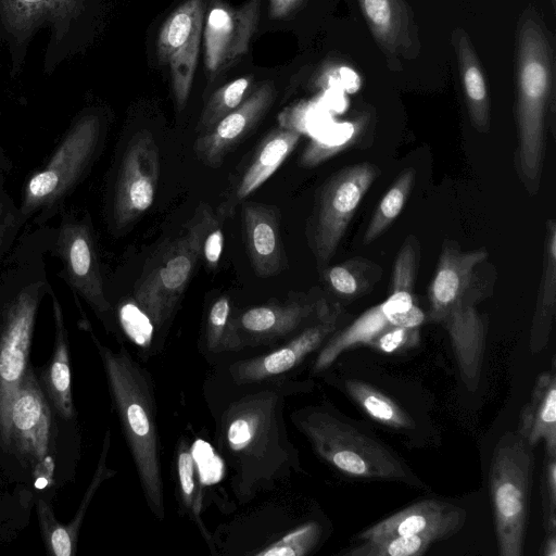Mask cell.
I'll use <instances>...</instances> for the list:
<instances>
[{"instance_id": "obj_14", "label": "cell", "mask_w": 556, "mask_h": 556, "mask_svg": "<svg viewBox=\"0 0 556 556\" xmlns=\"http://www.w3.org/2000/svg\"><path fill=\"white\" fill-rule=\"evenodd\" d=\"M262 0H248L238 8L217 3L207 13L204 27V62L216 75L244 55L257 30Z\"/></svg>"}, {"instance_id": "obj_40", "label": "cell", "mask_w": 556, "mask_h": 556, "mask_svg": "<svg viewBox=\"0 0 556 556\" xmlns=\"http://www.w3.org/2000/svg\"><path fill=\"white\" fill-rule=\"evenodd\" d=\"M320 533L319 525L309 521L294 528L279 540L252 554L256 556H304L317 545Z\"/></svg>"}, {"instance_id": "obj_33", "label": "cell", "mask_w": 556, "mask_h": 556, "mask_svg": "<svg viewBox=\"0 0 556 556\" xmlns=\"http://www.w3.org/2000/svg\"><path fill=\"white\" fill-rule=\"evenodd\" d=\"M348 394L378 422L395 429H412L414 421L392 399L376 388L355 379L344 381Z\"/></svg>"}, {"instance_id": "obj_11", "label": "cell", "mask_w": 556, "mask_h": 556, "mask_svg": "<svg viewBox=\"0 0 556 556\" xmlns=\"http://www.w3.org/2000/svg\"><path fill=\"white\" fill-rule=\"evenodd\" d=\"M379 175L368 162L349 166L324 186L315 215L312 247L319 265L334 254L366 192Z\"/></svg>"}, {"instance_id": "obj_30", "label": "cell", "mask_w": 556, "mask_h": 556, "mask_svg": "<svg viewBox=\"0 0 556 556\" xmlns=\"http://www.w3.org/2000/svg\"><path fill=\"white\" fill-rule=\"evenodd\" d=\"M210 269H215L224 249L222 217L205 203L199 205L187 224L185 233Z\"/></svg>"}, {"instance_id": "obj_23", "label": "cell", "mask_w": 556, "mask_h": 556, "mask_svg": "<svg viewBox=\"0 0 556 556\" xmlns=\"http://www.w3.org/2000/svg\"><path fill=\"white\" fill-rule=\"evenodd\" d=\"M301 135L283 127L267 134L239 178L231 195L218 207L217 214L222 218L230 216L238 203L258 189L279 168L299 143Z\"/></svg>"}, {"instance_id": "obj_8", "label": "cell", "mask_w": 556, "mask_h": 556, "mask_svg": "<svg viewBox=\"0 0 556 556\" xmlns=\"http://www.w3.org/2000/svg\"><path fill=\"white\" fill-rule=\"evenodd\" d=\"M534 455L518 432L497 441L490 466V491L501 556L523 555Z\"/></svg>"}, {"instance_id": "obj_43", "label": "cell", "mask_w": 556, "mask_h": 556, "mask_svg": "<svg viewBox=\"0 0 556 556\" xmlns=\"http://www.w3.org/2000/svg\"><path fill=\"white\" fill-rule=\"evenodd\" d=\"M541 500L545 533L556 532V455L544 454Z\"/></svg>"}, {"instance_id": "obj_16", "label": "cell", "mask_w": 556, "mask_h": 556, "mask_svg": "<svg viewBox=\"0 0 556 556\" xmlns=\"http://www.w3.org/2000/svg\"><path fill=\"white\" fill-rule=\"evenodd\" d=\"M276 98L275 86L264 83L243 102L210 130L200 134L193 143L197 157L211 168H218L266 115Z\"/></svg>"}, {"instance_id": "obj_28", "label": "cell", "mask_w": 556, "mask_h": 556, "mask_svg": "<svg viewBox=\"0 0 556 556\" xmlns=\"http://www.w3.org/2000/svg\"><path fill=\"white\" fill-rule=\"evenodd\" d=\"M204 1L187 0L164 22L157 38L160 62L178 51L201 41L204 22Z\"/></svg>"}, {"instance_id": "obj_12", "label": "cell", "mask_w": 556, "mask_h": 556, "mask_svg": "<svg viewBox=\"0 0 556 556\" xmlns=\"http://www.w3.org/2000/svg\"><path fill=\"white\" fill-rule=\"evenodd\" d=\"M159 176L155 140L150 132L139 131L129 140L116 174L110 213L115 230L124 229L151 207Z\"/></svg>"}, {"instance_id": "obj_35", "label": "cell", "mask_w": 556, "mask_h": 556, "mask_svg": "<svg viewBox=\"0 0 556 556\" xmlns=\"http://www.w3.org/2000/svg\"><path fill=\"white\" fill-rule=\"evenodd\" d=\"M414 179V168H406L388 189L374 212L364 233L363 242L365 244L380 237L400 216L409 198Z\"/></svg>"}, {"instance_id": "obj_36", "label": "cell", "mask_w": 556, "mask_h": 556, "mask_svg": "<svg viewBox=\"0 0 556 556\" xmlns=\"http://www.w3.org/2000/svg\"><path fill=\"white\" fill-rule=\"evenodd\" d=\"M205 343L214 353L235 352L244 346L228 296H219L208 309Z\"/></svg>"}, {"instance_id": "obj_29", "label": "cell", "mask_w": 556, "mask_h": 556, "mask_svg": "<svg viewBox=\"0 0 556 556\" xmlns=\"http://www.w3.org/2000/svg\"><path fill=\"white\" fill-rule=\"evenodd\" d=\"M457 54L470 118L475 127L490 128V104L486 85L478 59L466 35H458Z\"/></svg>"}, {"instance_id": "obj_3", "label": "cell", "mask_w": 556, "mask_h": 556, "mask_svg": "<svg viewBox=\"0 0 556 556\" xmlns=\"http://www.w3.org/2000/svg\"><path fill=\"white\" fill-rule=\"evenodd\" d=\"M98 349L112 402L152 514L164 520V491L156 407L150 375L125 348L117 352L91 334Z\"/></svg>"}, {"instance_id": "obj_21", "label": "cell", "mask_w": 556, "mask_h": 556, "mask_svg": "<svg viewBox=\"0 0 556 556\" xmlns=\"http://www.w3.org/2000/svg\"><path fill=\"white\" fill-rule=\"evenodd\" d=\"M110 445L111 431L108 429L93 477L83 496L75 516L68 523L60 522L46 501L42 498L37 501L36 508L38 523L45 546L50 555H76L79 530L87 514V509L102 482L115 475V471L106 465Z\"/></svg>"}, {"instance_id": "obj_5", "label": "cell", "mask_w": 556, "mask_h": 556, "mask_svg": "<svg viewBox=\"0 0 556 556\" xmlns=\"http://www.w3.org/2000/svg\"><path fill=\"white\" fill-rule=\"evenodd\" d=\"M92 0H0V41L10 58V75L23 70L29 46L47 33L43 73L52 74L84 45Z\"/></svg>"}, {"instance_id": "obj_47", "label": "cell", "mask_w": 556, "mask_h": 556, "mask_svg": "<svg viewBox=\"0 0 556 556\" xmlns=\"http://www.w3.org/2000/svg\"><path fill=\"white\" fill-rule=\"evenodd\" d=\"M304 0H269V16L281 20L295 11Z\"/></svg>"}, {"instance_id": "obj_31", "label": "cell", "mask_w": 556, "mask_h": 556, "mask_svg": "<svg viewBox=\"0 0 556 556\" xmlns=\"http://www.w3.org/2000/svg\"><path fill=\"white\" fill-rule=\"evenodd\" d=\"M329 289L339 298L353 300L368 292L381 276V269L364 258H352L323 273Z\"/></svg>"}, {"instance_id": "obj_22", "label": "cell", "mask_w": 556, "mask_h": 556, "mask_svg": "<svg viewBox=\"0 0 556 556\" xmlns=\"http://www.w3.org/2000/svg\"><path fill=\"white\" fill-rule=\"evenodd\" d=\"M447 331L464 382L475 391L480 380L485 351L486 325L468 300L456 304L441 321Z\"/></svg>"}, {"instance_id": "obj_25", "label": "cell", "mask_w": 556, "mask_h": 556, "mask_svg": "<svg viewBox=\"0 0 556 556\" xmlns=\"http://www.w3.org/2000/svg\"><path fill=\"white\" fill-rule=\"evenodd\" d=\"M311 304L290 302L248 308L236 317L242 341L254 343L283 338L295 331L314 312Z\"/></svg>"}, {"instance_id": "obj_7", "label": "cell", "mask_w": 556, "mask_h": 556, "mask_svg": "<svg viewBox=\"0 0 556 556\" xmlns=\"http://www.w3.org/2000/svg\"><path fill=\"white\" fill-rule=\"evenodd\" d=\"M552 89V56L542 28L527 18L518 45V157L529 180L541 175L545 121Z\"/></svg>"}, {"instance_id": "obj_6", "label": "cell", "mask_w": 556, "mask_h": 556, "mask_svg": "<svg viewBox=\"0 0 556 556\" xmlns=\"http://www.w3.org/2000/svg\"><path fill=\"white\" fill-rule=\"evenodd\" d=\"M292 420L317 455L340 472L354 478L418 484L409 468L387 445L327 410L304 408L293 413Z\"/></svg>"}, {"instance_id": "obj_42", "label": "cell", "mask_w": 556, "mask_h": 556, "mask_svg": "<svg viewBox=\"0 0 556 556\" xmlns=\"http://www.w3.org/2000/svg\"><path fill=\"white\" fill-rule=\"evenodd\" d=\"M117 319L125 334L139 348L149 349L155 327L148 314L136 303L126 300L119 303Z\"/></svg>"}, {"instance_id": "obj_15", "label": "cell", "mask_w": 556, "mask_h": 556, "mask_svg": "<svg viewBox=\"0 0 556 556\" xmlns=\"http://www.w3.org/2000/svg\"><path fill=\"white\" fill-rule=\"evenodd\" d=\"M338 319L339 311L326 307L318 321L304 328L279 349L235 363L229 369L232 380L238 384L256 383L291 371L336 331Z\"/></svg>"}, {"instance_id": "obj_18", "label": "cell", "mask_w": 556, "mask_h": 556, "mask_svg": "<svg viewBox=\"0 0 556 556\" xmlns=\"http://www.w3.org/2000/svg\"><path fill=\"white\" fill-rule=\"evenodd\" d=\"M424 311L415 304L405 313H396L389 301L370 307L344 329L332 334L319 351L313 372L328 367L346 350L356 345H368L380 332L390 326L419 328L426 320Z\"/></svg>"}, {"instance_id": "obj_37", "label": "cell", "mask_w": 556, "mask_h": 556, "mask_svg": "<svg viewBox=\"0 0 556 556\" xmlns=\"http://www.w3.org/2000/svg\"><path fill=\"white\" fill-rule=\"evenodd\" d=\"M176 470L182 505L190 517L197 521L207 542H210V535L201 519L203 495L199 470L191 450L186 443H180L179 445L176 457Z\"/></svg>"}, {"instance_id": "obj_38", "label": "cell", "mask_w": 556, "mask_h": 556, "mask_svg": "<svg viewBox=\"0 0 556 556\" xmlns=\"http://www.w3.org/2000/svg\"><path fill=\"white\" fill-rule=\"evenodd\" d=\"M340 555L343 556H421L435 541L426 535L389 536L363 540Z\"/></svg>"}, {"instance_id": "obj_49", "label": "cell", "mask_w": 556, "mask_h": 556, "mask_svg": "<svg viewBox=\"0 0 556 556\" xmlns=\"http://www.w3.org/2000/svg\"><path fill=\"white\" fill-rule=\"evenodd\" d=\"M342 85L349 92H355L359 87V78L351 68L342 67L339 71Z\"/></svg>"}, {"instance_id": "obj_34", "label": "cell", "mask_w": 556, "mask_h": 556, "mask_svg": "<svg viewBox=\"0 0 556 556\" xmlns=\"http://www.w3.org/2000/svg\"><path fill=\"white\" fill-rule=\"evenodd\" d=\"M364 16L381 48L394 53L404 29V13L399 0H358Z\"/></svg>"}, {"instance_id": "obj_2", "label": "cell", "mask_w": 556, "mask_h": 556, "mask_svg": "<svg viewBox=\"0 0 556 556\" xmlns=\"http://www.w3.org/2000/svg\"><path fill=\"white\" fill-rule=\"evenodd\" d=\"M53 227L24 231L0 266V440L7 439L12 399L28 368L39 305L52 287L46 254Z\"/></svg>"}, {"instance_id": "obj_45", "label": "cell", "mask_w": 556, "mask_h": 556, "mask_svg": "<svg viewBox=\"0 0 556 556\" xmlns=\"http://www.w3.org/2000/svg\"><path fill=\"white\" fill-rule=\"evenodd\" d=\"M419 338V328L390 326L380 332L368 346L383 353H393L416 346Z\"/></svg>"}, {"instance_id": "obj_32", "label": "cell", "mask_w": 556, "mask_h": 556, "mask_svg": "<svg viewBox=\"0 0 556 556\" xmlns=\"http://www.w3.org/2000/svg\"><path fill=\"white\" fill-rule=\"evenodd\" d=\"M420 257L419 242L415 236H409L403 242L394 261L390 281V292L387 300L397 313H405L416 303L414 285Z\"/></svg>"}, {"instance_id": "obj_24", "label": "cell", "mask_w": 556, "mask_h": 556, "mask_svg": "<svg viewBox=\"0 0 556 556\" xmlns=\"http://www.w3.org/2000/svg\"><path fill=\"white\" fill-rule=\"evenodd\" d=\"M517 432L532 447L543 441L544 452L556 455L555 358L551 369L538 376L531 396L520 413Z\"/></svg>"}, {"instance_id": "obj_48", "label": "cell", "mask_w": 556, "mask_h": 556, "mask_svg": "<svg viewBox=\"0 0 556 556\" xmlns=\"http://www.w3.org/2000/svg\"><path fill=\"white\" fill-rule=\"evenodd\" d=\"M10 170L11 161L0 148V211L14 203L13 199L4 190V181Z\"/></svg>"}, {"instance_id": "obj_1", "label": "cell", "mask_w": 556, "mask_h": 556, "mask_svg": "<svg viewBox=\"0 0 556 556\" xmlns=\"http://www.w3.org/2000/svg\"><path fill=\"white\" fill-rule=\"evenodd\" d=\"M279 388L253 391L231 402L220 417L217 442L232 471V490L241 502L299 470L290 442Z\"/></svg>"}, {"instance_id": "obj_39", "label": "cell", "mask_w": 556, "mask_h": 556, "mask_svg": "<svg viewBox=\"0 0 556 556\" xmlns=\"http://www.w3.org/2000/svg\"><path fill=\"white\" fill-rule=\"evenodd\" d=\"M252 81L251 76L237 78L218 88L204 106L199 123L198 131L203 134L210 130L223 117L238 108L244 100Z\"/></svg>"}, {"instance_id": "obj_26", "label": "cell", "mask_w": 556, "mask_h": 556, "mask_svg": "<svg viewBox=\"0 0 556 556\" xmlns=\"http://www.w3.org/2000/svg\"><path fill=\"white\" fill-rule=\"evenodd\" d=\"M54 345L51 358L42 374L46 394L53 408L65 420L74 417L72 396V374L70 363L68 333L64 323L62 306L53 292Z\"/></svg>"}, {"instance_id": "obj_41", "label": "cell", "mask_w": 556, "mask_h": 556, "mask_svg": "<svg viewBox=\"0 0 556 556\" xmlns=\"http://www.w3.org/2000/svg\"><path fill=\"white\" fill-rule=\"evenodd\" d=\"M199 49L200 42H195L178 51L167 61L178 111H181L188 101L198 64Z\"/></svg>"}, {"instance_id": "obj_13", "label": "cell", "mask_w": 556, "mask_h": 556, "mask_svg": "<svg viewBox=\"0 0 556 556\" xmlns=\"http://www.w3.org/2000/svg\"><path fill=\"white\" fill-rule=\"evenodd\" d=\"M199 260L198 252L184 235L167 247L159 262L138 282L134 299L155 329L172 317Z\"/></svg>"}, {"instance_id": "obj_19", "label": "cell", "mask_w": 556, "mask_h": 556, "mask_svg": "<svg viewBox=\"0 0 556 556\" xmlns=\"http://www.w3.org/2000/svg\"><path fill=\"white\" fill-rule=\"evenodd\" d=\"M486 257L484 250L462 252L452 242L444 243L428 290L430 321L441 324L466 299L472 273Z\"/></svg>"}, {"instance_id": "obj_20", "label": "cell", "mask_w": 556, "mask_h": 556, "mask_svg": "<svg viewBox=\"0 0 556 556\" xmlns=\"http://www.w3.org/2000/svg\"><path fill=\"white\" fill-rule=\"evenodd\" d=\"M241 212L247 252L255 275L261 278L278 275L286 267L287 258L277 208L249 201L242 204Z\"/></svg>"}, {"instance_id": "obj_44", "label": "cell", "mask_w": 556, "mask_h": 556, "mask_svg": "<svg viewBox=\"0 0 556 556\" xmlns=\"http://www.w3.org/2000/svg\"><path fill=\"white\" fill-rule=\"evenodd\" d=\"M363 128L332 143L316 138L312 139L301 154L300 164L304 167H314L350 149L358 142Z\"/></svg>"}, {"instance_id": "obj_50", "label": "cell", "mask_w": 556, "mask_h": 556, "mask_svg": "<svg viewBox=\"0 0 556 556\" xmlns=\"http://www.w3.org/2000/svg\"><path fill=\"white\" fill-rule=\"evenodd\" d=\"M543 556H556V532L545 533L542 544Z\"/></svg>"}, {"instance_id": "obj_27", "label": "cell", "mask_w": 556, "mask_h": 556, "mask_svg": "<svg viewBox=\"0 0 556 556\" xmlns=\"http://www.w3.org/2000/svg\"><path fill=\"white\" fill-rule=\"evenodd\" d=\"M556 307V222H546L543 268L535 311L530 328L529 349L541 352L548 342Z\"/></svg>"}, {"instance_id": "obj_9", "label": "cell", "mask_w": 556, "mask_h": 556, "mask_svg": "<svg viewBox=\"0 0 556 556\" xmlns=\"http://www.w3.org/2000/svg\"><path fill=\"white\" fill-rule=\"evenodd\" d=\"M53 227L50 251L62 269L59 276L73 293L83 298L99 318L106 320L112 305L105 293L97 241L89 214H78L66 207Z\"/></svg>"}, {"instance_id": "obj_46", "label": "cell", "mask_w": 556, "mask_h": 556, "mask_svg": "<svg viewBox=\"0 0 556 556\" xmlns=\"http://www.w3.org/2000/svg\"><path fill=\"white\" fill-rule=\"evenodd\" d=\"M22 227L17 205L12 203L0 211V266L13 249Z\"/></svg>"}, {"instance_id": "obj_17", "label": "cell", "mask_w": 556, "mask_h": 556, "mask_svg": "<svg viewBox=\"0 0 556 556\" xmlns=\"http://www.w3.org/2000/svg\"><path fill=\"white\" fill-rule=\"evenodd\" d=\"M465 519V510L456 505L437 500H425L407 506L362 531L357 535V541L426 535L438 542L459 531Z\"/></svg>"}, {"instance_id": "obj_4", "label": "cell", "mask_w": 556, "mask_h": 556, "mask_svg": "<svg viewBox=\"0 0 556 556\" xmlns=\"http://www.w3.org/2000/svg\"><path fill=\"white\" fill-rule=\"evenodd\" d=\"M106 124L102 113L85 109L71 122L47 162L25 180L18 222L46 225L65 207L66 199L86 178L104 143Z\"/></svg>"}, {"instance_id": "obj_10", "label": "cell", "mask_w": 556, "mask_h": 556, "mask_svg": "<svg viewBox=\"0 0 556 556\" xmlns=\"http://www.w3.org/2000/svg\"><path fill=\"white\" fill-rule=\"evenodd\" d=\"M4 446L15 452L36 478L52 476L55 425L49 402L30 367L11 402Z\"/></svg>"}]
</instances>
